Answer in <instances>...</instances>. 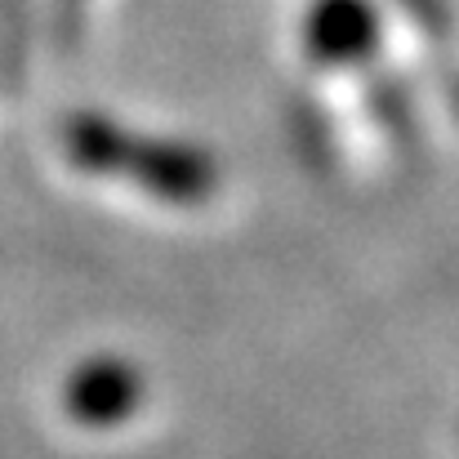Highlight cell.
<instances>
[{
    "label": "cell",
    "mask_w": 459,
    "mask_h": 459,
    "mask_svg": "<svg viewBox=\"0 0 459 459\" xmlns=\"http://www.w3.org/2000/svg\"><path fill=\"white\" fill-rule=\"evenodd\" d=\"M63 4H67V0H63Z\"/></svg>",
    "instance_id": "ba28073f"
},
{
    "label": "cell",
    "mask_w": 459,
    "mask_h": 459,
    "mask_svg": "<svg viewBox=\"0 0 459 459\" xmlns=\"http://www.w3.org/2000/svg\"><path fill=\"white\" fill-rule=\"evenodd\" d=\"M455 112H459V90H455Z\"/></svg>",
    "instance_id": "52a82bcc"
},
{
    "label": "cell",
    "mask_w": 459,
    "mask_h": 459,
    "mask_svg": "<svg viewBox=\"0 0 459 459\" xmlns=\"http://www.w3.org/2000/svg\"><path fill=\"white\" fill-rule=\"evenodd\" d=\"M366 99H370V112L379 117L384 130H393V134H406V130H411L406 94H402V85H397L393 76H375V81L366 85Z\"/></svg>",
    "instance_id": "5b68a950"
},
{
    "label": "cell",
    "mask_w": 459,
    "mask_h": 459,
    "mask_svg": "<svg viewBox=\"0 0 459 459\" xmlns=\"http://www.w3.org/2000/svg\"><path fill=\"white\" fill-rule=\"evenodd\" d=\"M126 139H130V130L117 126L112 117H99V112H76L63 126V152H67V160L76 169H85V174H99V178H117Z\"/></svg>",
    "instance_id": "277c9868"
},
{
    "label": "cell",
    "mask_w": 459,
    "mask_h": 459,
    "mask_svg": "<svg viewBox=\"0 0 459 459\" xmlns=\"http://www.w3.org/2000/svg\"><path fill=\"white\" fill-rule=\"evenodd\" d=\"M117 178H130L156 201L169 205H201L219 192V160L178 139H148L130 134L117 165Z\"/></svg>",
    "instance_id": "6da1fadb"
},
{
    "label": "cell",
    "mask_w": 459,
    "mask_h": 459,
    "mask_svg": "<svg viewBox=\"0 0 459 459\" xmlns=\"http://www.w3.org/2000/svg\"><path fill=\"white\" fill-rule=\"evenodd\" d=\"M148 397L143 370L126 357H90L63 384V406L85 429H117L126 424Z\"/></svg>",
    "instance_id": "7a4b0ae2"
},
{
    "label": "cell",
    "mask_w": 459,
    "mask_h": 459,
    "mask_svg": "<svg viewBox=\"0 0 459 459\" xmlns=\"http://www.w3.org/2000/svg\"><path fill=\"white\" fill-rule=\"evenodd\" d=\"M424 36H433V40H442L446 36V27H451V13H446V0H393Z\"/></svg>",
    "instance_id": "8992f818"
},
{
    "label": "cell",
    "mask_w": 459,
    "mask_h": 459,
    "mask_svg": "<svg viewBox=\"0 0 459 459\" xmlns=\"http://www.w3.org/2000/svg\"><path fill=\"white\" fill-rule=\"evenodd\" d=\"M304 54L316 67H361L379 54L375 0H312L304 13Z\"/></svg>",
    "instance_id": "3957f363"
}]
</instances>
